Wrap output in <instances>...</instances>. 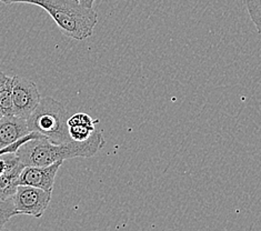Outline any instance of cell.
<instances>
[{"instance_id":"cell-17","label":"cell","mask_w":261,"mask_h":231,"mask_svg":"<svg viewBox=\"0 0 261 231\" xmlns=\"http://www.w3.org/2000/svg\"><path fill=\"white\" fill-rule=\"evenodd\" d=\"M0 231H9L8 229H6V228H4V227H0Z\"/></svg>"},{"instance_id":"cell-8","label":"cell","mask_w":261,"mask_h":231,"mask_svg":"<svg viewBox=\"0 0 261 231\" xmlns=\"http://www.w3.org/2000/svg\"><path fill=\"white\" fill-rule=\"evenodd\" d=\"M99 119L92 118L85 112H78L68 118V128L72 141H86L94 135Z\"/></svg>"},{"instance_id":"cell-10","label":"cell","mask_w":261,"mask_h":231,"mask_svg":"<svg viewBox=\"0 0 261 231\" xmlns=\"http://www.w3.org/2000/svg\"><path fill=\"white\" fill-rule=\"evenodd\" d=\"M0 112L3 116H15L12 105V77H8L0 88Z\"/></svg>"},{"instance_id":"cell-2","label":"cell","mask_w":261,"mask_h":231,"mask_svg":"<svg viewBox=\"0 0 261 231\" xmlns=\"http://www.w3.org/2000/svg\"><path fill=\"white\" fill-rule=\"evenodd\" d=\"M6 5L30 4L45 9L65 36L74 40L90 37L98 22L94 9L86 8L77 0H0Z\"/></svg>"},{"instance_id":"cell-3","label":"cell","mask_w":261,"mask_h":231,"mask_svg":"<svg viewBox=\"0 0 261 231\" xmlns=\"http://www.w3.org/2000/svg\"><path fill=\"white\" fill-rule=\"evenodd\" d=\"M65 106L51 97L41 98L39 105L27 119L30 133H37L55 145L72 141L68 128Z\"/></svg>"},{"instance_id":"cell-15","label":"cell","mask_w":261,"mask_h":231,"mask_svg":"<svg viewBox=\"0 0 261 231\" xmlns=\"http://www.w3.org/2000/svg\"><path fill=\"white\" fill-rule=\"evenodd\" d=\"M77 2L82 6H84V7L92 9V6H94V3L96 0H77Z\"/></svg>"},{"instance_id":"cell-5","label":"cell","mask_w":261,"mask_h":231,"mask_svg":"<svg viewBox=\"0 0 261 231\" xmlns=\"http://www.w3.org/2000/svg\"><path fill=\"white\" fill-rule=\"evenodd\" d=\"M41 100V96L34 81L27 78L12 77V105L14 115L28 119Z\"/></svg>"},{"instance_id":"cell-18","label":"cell","mask_w":261,"mask_h":231,"mask_svg":"<svg viewBox=\"0 0 261 231\" xmlns=\"http://www.w3.org/2000/svg\"><path fill=\"white\" fill-rule=\"evenodd\" d=\"M2 118H3V114H2V112H0V119H2Z\"/></svg>"},{"instance_id":"cell-12","label":"cell","mask_w":261,"mask_h":231,"mask_svg":"<svg viewBox=\"0 0 261 231\" xmlns=\"http://www.w3.org/2000/svg\"><path fill=\"white\" fill-rule=\"evenodd\" d=\"M17 211L12 202V199H0V227H4L12 217L17 216Z\"/></svg>"},{"instance_id":"cell-1","label":"cell","mask_w":261,"mask_h":231,"mask_svg":"<svg viewBox=\"0 0 261 231\" xmlns=\"http://www.w3.org/2000/svg\"><path fill=\"white\" fill-rule=\"evenodd\" d=\"M106 145L102 133L95 131L88 140L70 141L55 145L46 138L29 140L18 149L16 155L24 167H45L72 158H90Z\"/></svg>"},{"instance_id":"cell-14","label":"cell","mask_w":261,"mask_h":231,"mask_svg":"<svg viewBox=\"0 0 261 231\" xmlns=\"http://www.w3.org/2000/svg\"><path fill=\"white\" fill-rule=\"evenodd\" d=\"M37 138H43V137L39 134L37 133H30L29 135H27L26 137H23V138H21L20 140H18L16 142L12 143V145L6 147V148H3L0 149V156H3L5 153H11V152H17L18 149H19L23 143H26L27 141L29 140H33V139H37Z\"/></svg>"},{"instance_id":"cell-16","label":"cell","mask_w":261,"mask_h":231,"mask_svg":"<svg viewBox=\"0 0 261 231\" xmlns=\"http://www.w3.org/2000/svg\"><path fill=\"white\" fill-rule=\"evenodd\" d=\"M7 76H6V74L4 73V72H2L0 71V88H2L3 87V85L6 83V80H7Z\"/></svg>"},{"instance_id":"cell-7","label":"cell","mask_w":261,"mask_h":231,"mask_svg":"<svg viewBox=\"0 0 261 231\" xmlns=\"http://www.w3.org/2000/svg\"><path fill=\"white\" fill-rule=\"evenodd\" d=\"M29 134L27 119L17 116H3L0 119V149L12 145Z\"/></svg>"},{"instance_id":"cell-11","label":"cell","mask_w":261,"mask_h":231,"mask_svg":"<svg viewBox=\"0 0 261 231\" xmlns=\"http://www.w3.org/2000/svg\"><path fill=\"white\" fill-rule=\"evenodd\" d=\"M251 21L261 35V0H244Z\"/></svg>"},{"instance_id":"cell-4","label":"cell","mask_w":261,"mask_h":231,"mask_svg":"<svg viewBox=\"0 0 261 231\" xmlns=\"http://www.w3.org/2000/svg\"><path fill=\"white\" fill-rule=\"evenodd\" d=\"M51 193L32 186H18L11 199L18 215L40 218L50 203Z\"/></svg>"},{"instance_id":"cell-6","label":"cell","mask_w":261,"mask_h":231,"mask_svg":"<svg viewBox=\"0 0 261 231\" xmlns=\"http://www.w3.org/2000/svg\"><path fill=\"white\" fill-rule=\"evenodd\" d=\"M64 161L55 162L45 167H24L18 178V186H32L53 192L55 179Z\"/></svg>"},{"instance_id":"cell-13","label":"cell","mask_w":261,"mask_h":231,"mask_svg":"<svg viewBox=\"0 0 261 231\" xmlns=\"http://www.w3.org/2000/svg\"><path fill=\"white\" fill-rule=\"evenodd\" d=\"M19 162L20 161L18 159L16 152L5 153L3 156H0V176H3L4 173L12 169V168L16 167Z\"/></svg>"},{"instance_id":"cell-9","label":"cell","mask_w":261,"mask_h":231,"mask_svg":"<svg viewBox=\"0 0 261 231\" xmlns=\"http://www.w3.org/2000/svg\"><path fill=\"white\" fill-rule=\"evenodd\" d=\"M24 166L19 162L16 167L0 176V199H9L15 195L18 188V178Z\"/></svg>"}]
</instances>
